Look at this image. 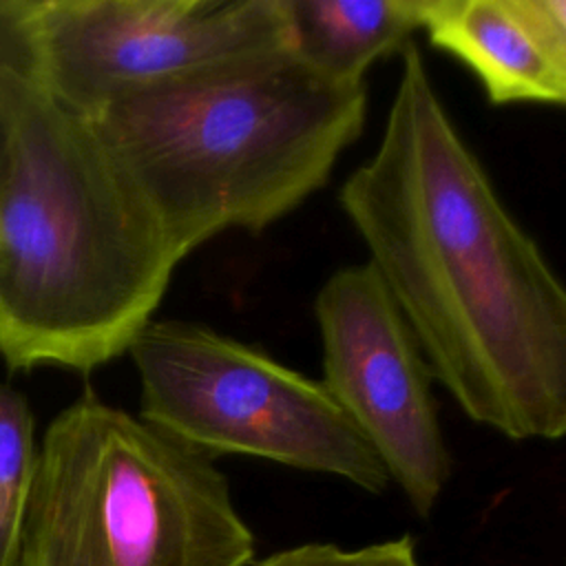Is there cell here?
<instances>
[{
	"instance_id": "1",
	"label": "cell",
	"mask_w": 566,
	"mask_h": 566,
	"mask_svg": "<svg viewBox=\"0 0 566 566\" xmlns=\"http://www.w3.org/2000/svg\"><path fill=\"white\" fill-rule=\"evenodd\" d=\"M369 265L469 420L566 433V290L447 111L416 42L376 150L338 190Z\"/></svg>"
},
{
	"instance_id": "2",
	"label": "cell",
	"mask_w": 566,
	"mask_h": 566,
	"mask_svg": "<svg viewBox=\"0 0 566 566\" xmlns=\"http://www.w3.org/2000/svg\"><path fill=\"white\" fill-rule=\"evenodd\" d=\"M181 254L91 119L40 84L0 146V356L88 374L155 318Z\"/></svg>"
},
{
	"instance_id": "3",
	"label": "cell",
	"mask_w": 566,
	"mask_h": 566,
	"mask_svg": "<svg viewBox=\"0 0 566 566\" xmlns=\"http://www.w3.org/2000/svg\"><path fill=\"white\" fill-rule=\"evenodd\" d=\"M365 119V84L329 82L276 51L128 95L91 124L186 259L294 212Z\"/></svg>"
},
{
	"instance_id": "4",
	"label": "cell",
	"mask_w": 566,
	"mask_h": 566,
	"mask_svg": "<svg viewBox=\"0 0 566 566\" xmlns=\"http://www.w3.org/2000/svg\"><path fill=\"white\" fill-rule=\"evenodd\" d=\"M214 458L86 389L38 444L15 566H248Z\"/></svg>"
},
{
	"instance_id": "5",
	"label": "cell",
	"mask_w": 566,
	"mask_h": 566,
	"mask_svg": "<svg viewBox=\"0 0 566 566\" xmlns=\"http://www.w3.org/2000/svg\"><path fill=\"white\" fill-rule=\"evenodd\" d=\"M137 416L217 458L252 455L382 493L391 480L321 380L203 323L153 318L126 352Z\"/></svg>"
},
{
	"instance_id": "6",
	"label": "cell",
	"mask_w": 566,
	"mask_h": 566,
	"mask_svg": "<svg viewBox=\"0 0 566 566\" xmlns=\"http://www.w3.org/2000/svg\"><path fill=\"white\" fill-rule=\"evenodd\" d=\"M38 84L91 119L184 77L290 51L283 0H33Z\"/></svg>"
},
{
	"instance_id": "7",
	"label": "cell",
	"mask_w": 566,
	"mask_h": 566,
	"mask_svg": "<svg viewBox=\"0 0 566 566\" xmlns=\"http://www.w3.org/2000/svg\"><path fill=\"white\" fill-rule=\"evenodd\" d=\"M321 385L371 444L420 517L436 509L451 453L433 374L398 305L369 263L334 270L314 301Z\"/></svg>"
},
{
	"instance_id": "8",
	"label": "cell",
	"mask_w": 566,
	"mask_h": 566,
	"mask_svg": "<svg viewBox=\"0 0 566 566\" xmlns=\"http://www.w3.org/2000/svg\"><path fill=\"white\" fill-rule=\"evenodd\" d=\"M420 31L491 104L564 106L566 0H424Z\"/></svg>"
},
{
	"instance_id": "9",
	"label": "cell",
	"mask_w": 566,
	"mask_h": 566,
	"mask_svg": "<svg viewBox=\"0 0 566 566\" xmlns=\"http://www.w3.org/2000/svg\"><path fill=\"white\" fill-rule=\"evenodd\" d=\"M424 0H283L292 55L336 84L400 53L422 27Z\"/></svg>"
},
{
	"instance_id": "10",
	"label": "cell",
	"mask_w": 566,
	"mask_h": 566,
	"mask_svg": "<svg viewBox=\"0 0 566 566\" xmlns=\"http://www.w3.org/2000/svg\"><path fill=\"white\" fill-rule=\"evenodd\" d=\"M38 444L27 398L0 382V566H15Z\"/></svg>"
},
{
	"instance_id": "11",
	"label": "cell",
	"mask_w": 566,
	"mask_h": 566,
	"mask_svg": "<svg viewBox=\"0 0 566 566\" xmlns=\"http://www.w3.org/2000/svg\"><path fill=\"white\" fill-rule=\"evenodd\" d=\"M31 7L33 0H0V146L20 102L38 84Z\"/></svg>"
},
{
	"instance_id": "12",
	"label": "cell",
	"mask_w": 566,
	"mask_h": 566,
	"mask_svg": "<svg viewBox=\"0 0 566 566\" xmlns=\"http://www.w3.org/2000/svg\"><path fill=\"white\" fill-rule=\"evenodd\" d=\"M248 566H420L411 535L367 544L356 551L336 544H301Z\"/></svg>"
}]
</instances>
